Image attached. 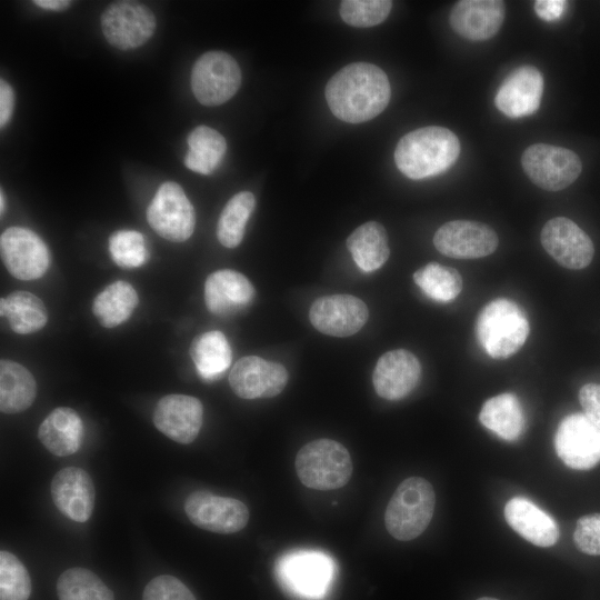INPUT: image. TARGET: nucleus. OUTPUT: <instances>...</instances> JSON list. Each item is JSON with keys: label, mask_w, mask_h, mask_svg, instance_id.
Wrapping results in <instances>:
<instances>
[{"label": "nucleus", "mask_w": 600, "mask_h": 600, "mask_svg": "<svg viewBox=\"0 0 600 600\" xmlns=\"http://www.w3.org/2000/svg\"><path fill=\"white\" fill-rule=\"evenodd\" d=\"M251 282L242 273L222 269L208 276L204 283V302L217 316H228L247 308L254 298Z\"/></svg>", "instance_id": "23"}, {"label": "nucleus", "mask_w": 600, "mask_h": 600, "mask_svg": "<svg viewBox=\"0 0 600 600\" xmlns=\"http://www.w3.org/2000/svg\"><path fill=\"white\" fill-rule=\"evenodd\" d=\"M391 8L389 0H344L340 6V16L349 26L369 28L384 21Z\"/></svg>", "instance_id": "38"}, {"label": "nucleus", "mask_w": 600, "mask_h": 600, "mask_svg": "<svg viewBox=\"0 0 600 600\" xmlns=\"http://www.w3.org/2000/svg\"><path fill=\"white\" fill-rule=\"evenodd\" d=\"M109 252L113 262L124 269L143 266L149 258L143 236L134 230H118L109 238Z\"/></svg>", "instance_id": "36"}, {"label": "nucleus", "mask_w": 600, "mask_h": 600, "mask_svg": "<svg viewBox=\"0 0 600 600\" xmlns=\"http://www.w3.org/2000/svg\"><path fill=\"white\" fill-rule=\"evenodd\" d=\"M33 3L46 10L61 11L70 7L71 1L68 0H36Z\"/></svg>", "instance_id": "44"}, {"label": "nucleus", "mask_w": 600, "mask_h": 600, "mask_svg": "<svg viewBox=\"0 0 600 600\" xmlns=\"http://www.w3.org/2000/svg\"><path fill=\"white\" fill-rule=\"evenodd\" d=\"M504 519L523 539L538 547H551L559 538L556 521L531 500L514 497L504 506Z\"/></svg>", "instance_id": "24"}, {"label": "nucleus", "mask_w": 600, "mask_h": 600, "mask_svg": "<svg viewBox=\"0 0 600 600\" xmlns=\"http://www.w3.org/2000/svg\"><path fill=\"white\" fill-rule=\"evenodd\" d=\"M4 267L19 280L41 278L50 267V252L43 240L22 227H10L0 237Z\"/></svg>", "instance_id": "12"}, {"label": "nucleus", "mask_w": 600, "mask_h": 600, "mask_svg": "<svg viewBox=\"0 0 600 600\" xmlns=\"http://www.w3.org/2000/svg\"><path fill=\"white\" fill-rule=\"evenodd\" d=\"M543 91L542 73L532 66H522L512 71L499 87L496 107L509 118L534 113Z\"/></svg>", "instance_id": "21"}, {"label": "nucleus", "mask_w": 600, "mask_h": 600, "mask_svg": "<svg viewBox=\"0 0 600 600\" xmlns=\"http://www.w3.org/2000/svg\"><path fill=\"white\" fill-rule=\"evenodd\" d=\"M0 314L11 330L29 334L42 329L48 321V311L40 298L28 291H14L0 300Z\"/></svg>", "instance_id": "30"}, {"label": "nucleus", "mask_w": 600, "mask_h": 600, "mask_svg": "<svg viewBox=\"0 0 600 600\" xmlns=\"http://www.w3.org/2000/svg\"><path fill=\"white\" fill-rule=\"evenodd\" d=\"M276 574L290 596L299 600H322L334 582L336 566L324 552L299 550L279 559Z\"/></svg>", "instance_id": "5"}, {"label": "nucleus", "mask_w": 600, "mask_h": 600, "mask_svg": "<svg viewBox=\"0 0 600 600\" xmlns=\"http://www.w3.org/2000/svg\"><path fill=\"white\" fill-rule=\"evenodd\" d=\"M142 600H197L179 579L172 576H158L149 581Z\"/></svg>", "instance_id": "39"}, {"label": "nucleus", "mask_w": 600, "mask_h": 600, "mask_svg": "<svg viewBox=\"0 0 600 600\" xmlns=\"http://www.w3.org/2000/svg\"><path fill=\"white\" fill-rule=\"evenodd\" d=\"M59 600H114L112 591L92 571L70 568L57 581Z\"/></svg>", "instance_id": "35"}, {"label": "nucleus", "mask_w": 600, "mask_h": 600, "mask_svg": "<svg viewBox=\"0 0 600 600\" xmlns=\"http://www.w3.org/2000/svg\"><path fill=\"white\" fill-rule=\"evenodd\" d=\"M156 27L153 12L147 6L136 1L113 2L101 14L104 38L120 50L141 47L151 38Z\"/></svg>", "instance_id": "10"}, {"label": "nucleus", "mask_w": 600, "mask_h": 600, "mask_svg": "<svg viewBox=\"0 0 600 600\" xmlns=\"http://www.w3.org/2000/svg\"><path fill=\"white\" fill-rule=\"evenodd\" d=\"M38 437L54 456L67 457L79 450L83 438V422L73 409L58 407L41 422Z\"/></svg>", "instance_id": "25"}, {"label": "nucleus", "mask_w": 600, "mask_h": 600, "mask_svg": "<svg viewBox=\"0 0 600 600\" xmlns=\"http://www.w3.org/2000/svg\"><path fill=\"white\" fill-rule=\"evenodd\" d=\"M480 422L507 441L517 440L524 430V412L513 393H501L488 399L479 413Z\"/></svg>", "instance_id": "26"}, {"label": "nucleus", "mask_w": 600, "mask_h": 600, "mask_svg": "<svg viewBox=\"0 0 600 600\" xmlns=\"http://www.w3.org/2000/svg\"><path fill=\"white\" fill-rule=\"evenodd\" d=\"M203 419L199 399L187 394L162 397L153 411L156 428L171 440L188 444L198 437Z\"/></svg>", "instance_id": "18"}, {"label": "nucleus", "mask_w": 600, "mask_h": 600, "mask_svg": "<svg viewBox=\"0 0 600 600\" xmlns=\"http://www.w3.org/2000/svg\"><path fill=\"white\" fill-rule=\"evenodd\" d=\"M390 96V82L384 71L367 62L341 68L326 87V100L331 112L349 123L376 118L388 106Z\"/></svg>", "instance_id": "1"}, {"label": "nucleus", "mask_w": 600, "mask_h": 600, "mask_svg": "<svg viewBox=\"0 0 600 600\" xmlns=\"http://www.w3.org/2000/svg\"><path fill=\"white\" fill-rule=\"evenodd\" d=\"M414 283L430 299L449 302L456 299L462 289L459 271L437 262H430L413 273Z\"/></svg>", "instance_id": "34"}, {"label": "nucleus", "mask_w": 600, "mask_h": 600, "mask_svg": "<svg viewBox=\"0 0 600 600\" xmlns=\"http://www.w3.org/2000/svg\"><path fill=\"white\" fill-rule=\"evenodd\" d=\"M37 396V383L22 364L3 359L0 362V410L12 414L27 410Z\"/></svg>", "instance_id": "27"}, {"label": "nucleus", "mask_w": 600, "mask_h": 600, "mask_svg": "<svg viewBox=\"0 0 600 600\" xmlns=\"http://www.w3.org/2000/svg\"><path fill=\"white\" fill-rule=\"evenodd\" d=\"M31 581L28 570L11 552H0V600H28Z\"/></svg>", "instance_id": "37"}, {"label": "nucleus", "mask_w": 600, "mask_h": 600, "mask_svg": "<svg viewBox=\"0 0 600 600\" xmlns=\"http://www.w3.org/2000/svg\"><path fill=\"white\" fill-rule=\"evenodd\" d=\"M190 356L199 377L207 382L219 379L230 367L232 351L226 336L218 330L198 334L191 342Z\"/></svg>", "instance_id": "28"}, {"label": "nucleus", "mask_w": 600, "mask_h": 600, "mask_svg": "<svg viewBox=\"0 0 600 600\" xmlns=\"http://www.w3.org/2000/svg\"><path fill=\"white\" fill-rule=\"evenodd\" d=\"M498 242V236L491 227L471 220L449 221L433 237L436 249L454 259L487 257L496 251Z\"/></svg>", "instance_id": "14"}, {"label": "nucleus", "mask_w": 600, "mask_h": 600, "mask_svg": "<svg viewBox=\"0 0 600 600\" xmlns=\"http://www.w3.org/2000/svg\"><path fill=\"white\" fill-rule=\"evenodd\" d=\"M477 600H499V599H496V598H492V597H481Z\"/></svg>", "instance_id": "46"}, {"label": "nucleus", "mask_w": 600, "mask_h": 600, "mask_svg": "<svg viewBox=\"0 0 600 600\" xmlns=\"http://www.w3.org/2000/svg\"><path fill=\"white\" fill-rule=\"evenodd\" d=\"M573 540L581 552L600 556V513L581 517L577 521Z\"/></svg>", "instance_id": "40"}, {"label": "nucleus", "mask_w": 600, "mask_h": 600, "mask_svg": "<svg viewBox=\"0 0 600 600\" xmlns=\"http://www.w3.org/2000/svg\"><path fill=\"white\" fill-rule=\"evenodd\" d=\"M521 162L531 181L548 191H559L569 187L582 170L577 153L567 148L546 143L528 147Z\"/></svg>", "instance_id": "8"}, {"label": "nucleus", "mask_w": 600, "mask_h": 600, "mask_svg": "<svg viewBox=\"0 0 600 600\" xmlns=\"http://www.w3.org/2000/svg\"><path fill=\"white\" fill-rule=\"evenodd\" d=\"M540 240L544 250L567 269L580 270L592 261L594 247L591 239L566 217L548 220L541 230Z\"/></svg>", "instance_id": "15"}, {"label": "nucleus", "mask_w": 600, "mask_h": 600, "mask_svg": "<svg viewBox=\"0 0 600 600\" xmlns=\"http://www.w3.org/2000/svg\"><path fill=\"white\" fill-rule=\"evenodd\" d=\"M567 2L562 0H538L534 1V11L539 18L551 22L558 20L566 8Z\"/></svg>", "instance_id": "42"}, {"label": "nucleus", "mask_w": 600, "mask_h": 600, "mask_svg": "<svg viewBox=\"0 0 600 600\" xmlns=\"http://www.w3.org/2000/svg\"><path fill=\"white\" fill-rule=\"evenodd\" d=\"M294 467L302 484L316 490L342 488L353 470L347 448L331 439L306 443L296 456Z\"/></svg>", "instance_id": "6"}, {"label": "nucleus", "mask_w": 600, "mask_h": 600, "mask_svg": "<svg viewBox=\"0 0 600 600\" xmlns=\"http://www.w3.org/2000/svg\"><path fill=\"white\" fill-rule=\"evenodd\" d=\"M14 106V92L11 86L0 80V127L3 128L10 120Z\"/></svg>", "instance_id": "43"}, {"label": "nucleus", "mask_w": 600, "mask_h": 600, "mask_svg": "<svg viewBox=\"0 0 600 600\" xmlns=\"http://www.w3.org/2000/svg\"><path fill=\"white\" fill-rule=\"evenodd\" d=\"M288 379L284 366L257 356L239 359L229 373L232 391L248 400L278 396L286 388Z\"/></svg>", "instance_id": "17"}, {"label": "nucleus", "mask_w": 600, "mask_h": 600, "mask_svg": "<svg viewBox=\"0 0 600 600\" xmlns=\"http://www.w3.org/2000/svg\"><path fill=\"white\" fill-rule=\"evenodd\" d=\"M150 227L172 242L188 240L194 230V209L183 189L176 182H163L147 209Z\"/></svg>", "instance_id": "9"}, {"label": "nucleus", "mask_w": 600, "mask_h": 600, "mask_svg": "<svg viewBox=\"0 0 600 600\" xmlns=\"http://www.w3.org/2000/svg\"><path fill=\"white\" fill-rule=\"evenodd\" d=\"M436 506L431 483L420 477L404 479L393 492L384 513L388 532L397 540L419 537L429 526Z\"/></svg>", "instance_id": "4"}, {"label": "nucleus", "mask_w": 600, "mask_h": 600, "mask_svg": "<svg viewBox=\"0 0 600 600\" xmlns=\"http://www.w3.org/2000/svg\"><path fill=\"white\" fill-rule=\"evenodd\" d=\"M529 331L526 312L509 299L490 301L477 318L478 341L493 359H506L514 354L524 344Z\"/></svg>", "instance_id": "3"}, {"label": "nucleus", "mask_w": 600, "mask_h": 600, "mask_svg": "<svg viewBox=\"0 0 600 600\" xmlns=\"http://www.w3.org/2000/svg\"><path fill=\"white\" fill-rule=\"evenodd\" d=\"M369 318L367 304L351 294H331L316 299L309 310L311 324L332 337L357 333Z\"/></svg>", "instance_id": "16"}, {"label": "nucleus", "mask_w": 600, "mask_h": 600, "mask_svg": "<svg viewBox=\"0 0 600 600\" xmlns=\"http://www.w3.org/2000/svg\"><path fill=\"white\" fill-rule=\"evenodd\" d=\"M241 84V70L229 53L208 51L194 62L191 89L204 106H219L231 99Z\"/></svg>", "instance_id": "7"}, {"label": "nucleus", "mask_w": 600, "mask_h": 600, "mask_svg": "<svg viewBox=\"0 0 600 600\" xmlns=\"http://www.w3.org/2000/svg\"><path fill=\"white\" fill-rule=\"evenodd\" d=\"M184 512L196 527L222 534L242 530L250 516L242 501L207 490L189 494L184 501Z\"/></svg>", "instance_id": "11"}, {"label": "nucleus", "mask_w": 600, "mask_h": 600, "mask_svg": "<svg viewBox=\"0 0 600 600\" xmlns=\"http://www.w3.org/2000/svg\"><path fill=\"white\" fill-rule=\"evenodd\" d=\"M420 376L418 358L406 349H397L379 358L372 373V383L378 396L396 401L407 397L417 387Z\"/></svg>", "instance_id": "19"}, {"label": "nucleus", "mask_w": 600, "mask_h": 600, "mask_svg": "<svg viewBox=\"0 0 600 600\" xmlns=\"http://www.w3.org/2000/svg\"><path fill=\"white\" fill-rule=\"evenodd\" d=\"M51 497L57 509L76 522H86L94 508V486L89 473L78 467L58 471L51 481Z\"/></svg>", "instance_id": "20"}, {"label": "nucleus", "mask_w": 600, "mask_h": 600, "mask_svg": "<svg viewBox=\"0 0 600 600\" xmlns=\"http://www.w3.org/2000/svg\"><path fill=\"white\" fill-rule=\"evenodd\" d=\"M584 416L600 429V384L587 383L579 391Z\"/></svg>", "instance_id": "41"}, {"label": "nucleus", "mask_w": 600, "mask_h": 600, "mask_svg": "<svg viewBox=\"0 0 600 600\" xmlns=\"http://www.w3.org/2000/svg\"><path fill=\"white\" fill-rule=\"evenodd\" d=\"M4 207H6V199H4L3 190L1 189V192H0V212H1V216L3 214Z\"/></svg>", "instance_id": "45"}, {"label": "nucleus", "mask_w": 600, "mask_h": 600, "mask_svg": "<svg viewBox=\"0 0 600 600\" xmlns=\"http://www.w3.org/2000/svg\"><path fill=\"white\" fill-rule=\"evenodd\" d=\"M460 154V141L449 129L424 127L403 136L394 150L397 168L410 179L437 176Z\"/></svg>", "instance_id": "2"}, {"label": "nucleus", "mask_w": 600, "mask_h": 600, "mask_svg": "<svg viewBox=\"0 0 600 600\" xmlns=\"http://www.w3.org/2000/svg\"><path fill=\"white\" fill-rule=\"evenodd\" d=\"M254 207V196L249 191L238 192L226 203L217 224V237L223 247L236 248L240 244Z\"/></svg>", "instance_id": "33"}, {"label": "nucleus", "mask_w": 600, "mask_h": 600, "mask_svg": "<svg viewBox=\"0 0 600 600\" xmlns=\"http://www.w3.org/2000/svg\"><path fill=\"white\" fill-rule=\"evenodd\" d=\"M188 147L186 167L197 173L210 174L223 158L227 142L217 130L199 126L189 133Z\"/></svg>", "instance_id": "32"}, {"label": "nucleus", "mask_w": 600, "mask_h": 600, "mask_svg": "<svg viewBox=\"0 0 600 600\" xmlns=\"http://www.w3.org/2000/svg\"><path fill=\"white\" fill-rule=\"evenodd\" d=\"M554 448L569 468L591 469L600 462V429L584 413L569 414L558 426Z\"/></svg>", "instance_id": "13"}, {"label": "nucleus", "mask_w": 600, "mask_h": 600, "mask_svg": "<svg viewBox=\"0 0 600 600\" xmlns=\"http://www.w3.org/2000/svg\"><path fill=\"white\" fill-rule=\"evenodd\" d=\"M347 248L357 266L364 272L380 269L390 254L386 229L376 221L358 227L348 237Z\"/></svg>", "instance_id": "29"}, {"label": "nucleus", "mask_w": 600, "mask_h": 600, "mask_svg": "<svg viewBox=\"0 0 600 600\" xmlns=\"http://www.w3.org/2000/svg\"><path fill=\"white\" fill-rule=\"evenodd\" d=\"M504 20V3L500 0H461L450 13V24L461 37L482 41L497 34Z\"/></svg>", "instance_id": "22"}, {"label": "nucleus", "mask_w": 600, "mask_h": 600, "mask_svg": "<svg viewBox=\"0 0 600 600\" xmlns=\"http://www.w3.org/2000/svg\"><path fill=\"white\" fill-rule=\"evenodd\" d=\"M138 302L134 288L127 281L118 280L97 294L92 312L101 326L114 328L131 317Z\"/></svg>", "instance_id": "31"}]
</instances>
